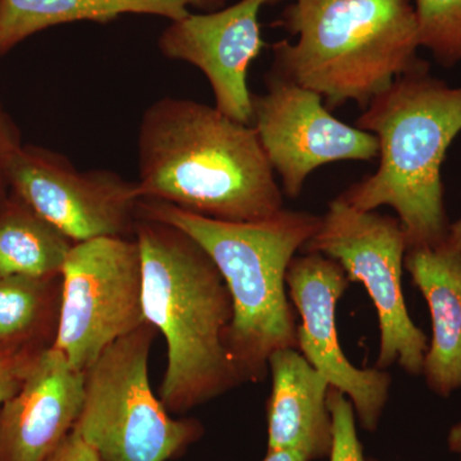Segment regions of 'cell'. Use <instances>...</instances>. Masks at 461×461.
<instances>
[{
  "mask_svg": "<svg viewBox=\"0 0 461 461\" xmlns=\"http://www.w3.org/2000/svg\"><path fill=\"white\" fill-rule=\"evenodd\" d=\"M142 199L226 222H257L284 209V193L256 129L193 99L162 98L142 114Z\"/></svg>",
  "mask_w": 461,
  "mask_h": 461,
  "instance_id": "cell-1",
  "label": "cell"
},
{
  "mask_svg": "<svg viewBox=\"0 0 461 461\" xmlns=\"http://www.w3.org/2000/svg\"><path fill=\"white\" fill-rule=\"evenodd\" d=\"M145 320L167 342L159 399L184 414L245 384L227 348L233 318L229 288L217 267L186 232L139 218Z\"/></svg>",
  "mask_w": 461,
  "mask_h": 461,
  "instance_id": "cell-2",
  "label": "cell"
},
{
  "mask_svg": "<svg viewBox=\"0 0 461 461\" xmlns=\"http://www.w3.org/2000/svg\"><path fill=\"white\" fill-rule=\"evenodd\" d=\"M355 126L377 138L379 165L339 196L364 212L391 206L408 249L444 242L451 223L441 168L461 132V86L415 69L375 96Z\"/></svg>",
  "mask_w": 461,
  "mask_h": 461,
  "instance_id": "cell-3",
  "label": "cell"
},
{
  "mask_svg": "<svg viewBox=\"0 0 461 461\" xmlns=\"http://www.w3.org/2000/svg\"><path fill=\"white\" fill-rule=\"evenodd\" d=\"M138 218L177 227L213 260L232 300L227 348L245 384L266 378L273 353L297 348L286 273L320 226L321 215L284 208L257 222H226L141 199Z\"/></svg>",
  "mask_w": 461,
  "mask_h": 461,
  "instance_id": "cell-4",
  "label": "cell"
},
{
  "mask_svg": "<svg viewBox=\"0 0 461 461\" xmlns=\"http://www.w3.org/2000/svg\"><path fill=\"white\" fill-rule=\"evenodd\" d=\"M275 26L272 74L320 94L333 111L366 109L400 76L427 68L418 57L417 16L409 0H291Z\"/></svg>",
  "mask_w": 461,
  "mask_h": 461,
  "instance_id": "cell-5",
  "label": "cell"
},
{
  "mask_svg": "<svg viewBox=\"0 0 461 461\" xmlns=\"http://www.w3.org/2000/svg\"><path fill=\"white\" fill-rule=\"evenodd\" d=\"M156 327L144 323L109 345L85 372L77 433L100 461H168L204 435L195 420H173L149 381Z\"/></svg>",
  "mask_w": 461,
  "mask_h": 461,
  "instance_id": "cell-6",
  "label": "cell"
},
{
  "mask_svg": "<svg viewBox=\"0 0 461 461\" xmlns=\"http://www.w3.org/2000/svg\"><path fill=\"white\" fill-rule=\"evenodd\" d=\"M405 232L395 217L354 208L338 196L321 215L320 226L303 247L336 260L350 282H362L377 311L379 353L375 368L393 364L412 375H421L429 338L415 326L402 293Z\"/></svg>",
  "mask_w": 461,
  "mask_h": 461,
  "instance_id": "cell-7",
  "label": "cell"
},
{
  "mask_svg": "<svg viewBox=\"0 0 461 461\" xmlns=\"http://www.w3.org/2000/svg\"><path fill=\"white\" fill-rule=\"evenodd\" d=\"M60 277L59 324L51 348L86 372L109 345L147 323L140 248L135 238L77 242Z\"/></svg>",
  "mask_w": 461,
  "mask_h": 461,
  "instance_id": "cell-8",
  "label": "cell"
},
{
  "mask_svg": "<svg viewBox=\"0 0 461 461\" xmlns=\"http://www.w3.org/2000/svg\"><path fill=\"white\" fill-rule=\"evenodd\" d=\"M12 194L77 242L129 238L141 195L138 184L111 171H78L60 154L23 145L11 172Z\"/></svg>",
  "mask_w": 461,
  "mask_h": 461,
  "instance_id": "cell-9",
  "label": "cell"
},
{
  "mask_svg": "<svg viewBox=\"0 0 461 461\" xmlns=\"http://www.w3.org/2000/svg\"><path fill=\"white\" fill-rule=\"evenodd\" d=\"M251 126L290 199L299 198L309 176L321 166L378 158L373 133L333 117L320 94L272 72L266 93L253 94Z\"/></svg>",
  "mask_w": 461,
  "mask_h": 461,
  "instance_id": "cell-10",
  "label": "cell"
},
{
  "mask_svg": "<svg viewBox=\"0 0 461 461\" xmlns=\"http://www.w3.org/2000/svg\"><path fill=\"white\" fill-rule=\"evenodd\" d=\"M350 280L336 260L318 253H303L291 260L286 273L290 299L302 324L297 326V350L353 402L360 426L378 429L390 396L391 375L382 369H359L348 362L336 329L338 303Z\"/></svg>",
  "mask_w": 461,
  "mask_h": 461,
  "instance_id": "cell-11",
  "label": "cell"
},
{
  "mask_svg": "<svg viewBox=\"0 0 461 461\" xmlns=\"http://www.w3.org/2000/svg\"><path fill=\"white\" fill-rule=\"evenodd\" d=\"M280 0H239L230 7L172 21L158 45L163 56L190 63L205 75L214 107L236 122L251 124L253 94L248 75L266 47L259 14Z\"/></svg>",
  "mask_w": 461,
  "mask_h": 461,
  "instance_id": "cell-12",
  "label": "cell"
},
{
  "mask_svg": "<svg viewBox=\"0 0 461 461\" xmlns=\"http://www.w3.org/2000/svg\"><path fill=\"white\" fill-rule=\"evenodd\" d=\"M84 396L85 372L57 348H47L0 406V461L47 459L74 430Z\"/></svg>",
  "mask_w": 461,
  "mask_h": 461,
  "instance_id": "cell-13",
  "label": "cell"
},
{
  "mask_svg": "<svg viewBox=\"0 0 461 461\" xmlns=\"http://www.w3.org/2000/svg\"><path fill=\"white\" fill-rule=\"evenodd\" d=\"M272 393L267 402V450H291L306 461L330 457L332 415L327 403L330 384L297 348H282L269 357Z\"/></svg>",
  "mask_w": 461,
  "mask_h": 461,
  "instance_id": "cell-14",
  "label": "cell"
},
{
  "mask_svg": "<svg viewBox=\"0 0 461 461\" xmlns=\"http://www.w3.org/2000/svg\"><path fill=\"white\" fill-rule=\"evenodd\" d=\"M403 267L429 304L432 339L421 375L436 395L461 388V256L450 239L406 250Z\"/></svg>",
  "mask_w": 461,
  "mask_h": 461,
  "instance_id": "cell-15",
  "label": "cell"
},
{
  "mask_svg": "<svg viewBox=\"0 0 461 461\" xmlns=\"http://www.w3.org/2000/svg\"><path fill=\"white\" fill-rule=\"evenodd\" d=\"M209 0H0V56L33 33L65 23H111L123 14H150L171 21Z\"/></svg>",
  "mask_w": 461,
  "mask_h": 461,
  "instance_id": "cell-16",
  "label": "cell"
},
{
  "mask_svg": "<svg viewBox=\"0 0 461 461\" xmlns=\"http://www.w3.org/2000/svg\"><path fill=\"white\" fill-rule=\"evenodd\" d=\"M74 245L65 233L11 194L0 213V275H60Z\"/></svg>",
  "mask_w": 461,
  "mask_h": 461,
  "instance_id": "cell-17",
  "label": "cell"
},
{
  "mask_svg": "<svg viewBox=\"0 0 461 461\" xmlns=\"http://www.w3.org/2000/svg\"><path fill=\"white\" fill-rule=\"evenodd\" d=\"M60 303V275H0V344L51 348L57 338Z\"/></svg>",
  "mask_w": 461,
  "mask_h": 461,
  "instance_id": "cell-18",
  "label": "cell"
},
{
  "mask_svg": "<svg viewBox=\"0 0 461 461\" xmlns=\"http://www.w3.org/2000/svg\"><path fill=\"white\" fill-rule=\"evenodd\" d=\"M420 47L433 54L437 63L454 67L461 63V0H415Z\"/></svg>",
  "mask_w": 461,
  "mask_h": 461,
  "instance_id": "cell-19",
  "label": "cell"
},
{
  "mask_svg": "<svg viewBox=\"0 0 461 461\" xmlns=\"http://www.w3.org/2000/svg\"><path fill=\"white\" fill-rule=\"evenodd\" d=\"M327 403L333 423L330 461H366L362 442L357 437L353 402L341 391L330 387Z\"/></svg>",
  "mask_w": 461,
  "mask_h": 461,
  "instance_id": "cell-20",
  "label": "cell"
},
{
  "mask_svg": "<svg viewBox=\"0 0 461 461\" xmlns=\"http://www.w3.org/2000/svg\"><path fill=\"white\" fill-rule=\"evenodd\" d=\"M45 350L39 346L0 344V406L17 393Z\"/></svg>",
  "mask_w": 461,
  "mask_h": 461,
  "instance_id": "cell-21",
  "label": "cell"
},
{
  "mask_svg": "<svg viewBox=\"0 0 461 461\" xmlns=\"http://www.w3.org/2000/svg\"><path fill=\"white\" fill-rule=\"evenodd\" d=\"M23 147V139L17 124L0 103V213L11 198L12 166Z\"/></svg>",
  "mask_w": 461,
  "mask_h": 461,
  "instance_id": "cell-22",
  "label": "cell"
},
{
  "mask_svg": "<svg viewBox=\"0 0 461 461\" xmlns=\"http://www.w3.org/2000/svg\"><path fill=\"white\" fill-rule=\"evenodd\" d=\"M44 461H100L98 455L72 430Z\"/></svg>",
  "mask_w": 461,
  "mask_h": 461,
  "instance_id": "cell-23",
  "label": "cell"
},
{
  "mask_svg": "<svg viewBox=\"0 0 461 461\" xmlns=\"http://www.w3.org/2000/svg\"><path fill=\"white\" fill-rule=\"evenodd\" d=\"M262 461H306L302 455L291 450H267Z\"/></svg>",
  "mask_w": 461,
  "mask_h": 461,
  "instance_id": "cell-24",
  "label": "cell"
},
{
  "mask_svg": "<svg viewBox=\"0 0 461 461\" xmlns=\"http://www.w3.org/2000/svg\"><path fill=\"white\" fill-rule=\"evenodd\" d=\"M447 446L448 450H450L451 453L457 455L461 460V421L454 424L450 430H448Z\"/></svg>",
  "mask_w": 461,
  "mask_h": 461,
  "instance_id": "cell-25",
  "label": "cell"
},
{
  "mask_svg": "<svg viewBox=\"0 0 461 461\" xmlns=\"http://www.w3.org/2000/svg\"><path fill=\"white\" fill-rule=\"evenodd\" d=\"M448 239L453 242L455 248L457 249L461 256V218L456 222L450 224V230H448Z\"/></svg>",
  "mask_w": 461,
  "mask_h": 461,
  "instance_id": "cell-26",
  "label": "cell"
},
{
  "mask_svg": "<svg viewBox=\"0 0 461 461\" xmlns=\"http://www.w3.org/2000/svg\"><path fill=\"white\" fill-rule=\"evenodd\" d=\"M227 0H209L206 9H221Z\"/></svg>",
  "mask_w": 461,
  "mask_h": 461,
  "instance_id": "cell-27",
  "label": "cell"
},
{
  "mask_svg": "<svg viewBox=\"0 0 461 461\" xmlns=\"http://www.w3.org/2000/svg\"><path fill=\"white\" fill-rule=\"evenodd\" d=\"M368 461H377V460H375V459H371V460H368Z\"/></svg>",
  "mask_w": 461,
  "mask_h": 461,
  "instance_id": "cell-28",
  "label": "cell"
}]
</instances>
